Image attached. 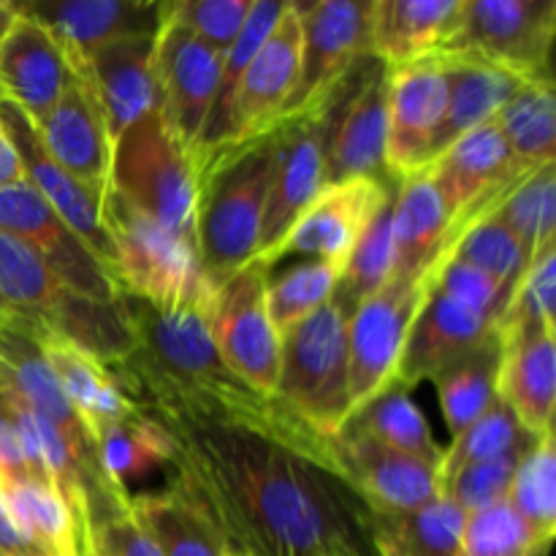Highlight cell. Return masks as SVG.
Segmentation results:
<instances>
[{
	"instance_id": "23",
	"label": "cell",
	"mask_w": 556,
	"mask_h": 556,
	"mask_svg": "<svg viewBox=\"0 0 556 556\" xmlns=\"http://www.w3.org/2000/svg\"><path fill=\"white\" fill-rule=\"evenodd\" d=\"M157 36L123 38L87 54L74 74L90 85L112 144L147 112L157 106L155 81Z\"/></svg>"
},
{
	"instance_id": "39",
	"label": "cell",
	"mask_w": 556,
	"mask_h": 556,
	"mask_svg": "<svg viewBox=\"0 0 556 556\" xmlns=\"http://www.w3.org/2000/svg\"><path fill=\"white\" fill-rule=\"evenodd\" d=\"M3 497L16 527L43 556H85L79 525L52 486L30 478L5 489Z\"/></svg>"
},
{
	"instance_id": "15",
	"label": "cell",
	"mask_w": 556,
	"mask_h": 556,
	"mask_svg": "<svg viewBox=\"0 0 556 556\" xmlns=\"http://www.w3.org/2000/svg\"><path fill=\"white\" fill-rule=\"evenodd\" d=\"M0 231L36 250L74 291L96 302H119V288L106 266L65 226L63 217L33 185L0 188Z\"/></svg>"
},
{
	"instance_id": "7",
	"label": "cell",
	"mask_w": 556,
	"mask_h": 556,
	"mask_svg": "<svg viewBox=\"0 0 556 556\" xmlns=\"http://www.w3.org/2000/svg\"><path fill=\"white\" fill-rule=\"evenodd\" d=\"M109 188L195 248V161L172 136L157 106L136 119L112 150Z\"/></svg>"
},
{
	"instance_id": "5",
	"label": "cell",
	"mask_w": 556,
	"mask_h": 556,
	"mask_svg": "<svg viewBox=\"0 0 556 556\" xmlns=\"http://www.w3.org/2000/svg\"><path fill=\"white\" fill-rule=\"evenodd\" d=\"M103 223L112 237L119 293L161 309H206L212 286L193 248L112 188L103 193Z\"/></svg>"
},
{
	"instance_id": "48",
	"label": "cell",
	"mask_w": 556,
	"mask_h": 556,
	"mask_svg": "<svg viewBox=\"0 0 556 556\" xmlns=\"http://www.w3.org/2000/svg\"><path fill=\"white\" fill-rule=\"evenodd\" d=\"M554 304H556V239L546 248L532 255L530 266L525 269L521 280L516 282L510 302L500 318L497 331L514 329V326L527 324H554Z\"/></svg>"
},
{
	"instance_id": "21",
	"label": "cell",
	"mask_w": 556,
	"mask_h": 556,
	"mask_svg": "<svg viewBox=\"0 0 556 556\" xmlns=\"http://www.w3.org/2000/svg\"><path fill=\"white\" fill-rule=\"evenodd\" d=\"M299 58H302V22H299L296 3L288 0V9L277 22L275 33L266 38L233 90L231 109H228V139L223 147L242 144L280 123L282 109L296 85Z\"/></svg>"
},
{
	"instance_id": "13",
	"label": "cell",
	"mask_w": 556,
	"mask_h": 556,
	"mask_svg": "<svg viewBox=\"0 0 556 556\" xmlns=\"http://www.w3.org/2000/svg\"><path fill=\"white\" fill-rule=\"evenodd\" d=\"M220 60L210 43L195 38L163 11L155 47L157 112L174 139L193 155L220 81Z\"/></svg>"
},
{
	"instance_id": "11",
	"label": "cell",
	"mask_w": 556,
	"mask_h": 556,
	"mask_svg": "<svg viewBox=\"0 0 556 556\" xmlns=\"http://www.w3.org/2000/svg\"><path fill=\"white\" fill-rule=\"evenodd\" d=\"M440 258L418 275L391 277L348 318L351 416L394 380L407 334L432 291Z\"/></svg>"
},
{
	"instance_id": "29",
	"label": "cell",
	"mask_w": 556,
	"mask_h": 556,
	"mask_svg": "<svg viewBox=\"0 0 556 556\" xmlns=\"http://www.w3.org/2000/svg\"><path fill=\"white\" fill-rule=\"evenodd\" d=\"M391 231H394L391 277L418 275L448 250L454 239L451 217L427 172L396 179L394 201H391Z\"/></svg>"
},
{
	"instance_id": "45",
	"label": "cell",
	"mask_w": 556,
	"mask_h": 556,
	"mask_svg": "<svg viewBox=\"0 0 556 556\" xmlns=\"http://www.w3.org/2000/svg\"><path fill=\"white\" fill-rule=\"evenodd\" d=\"M337 277H340V266L326 264V261H309V264L293 266L286 275L269 277L266 302H269L275 329L282 334L326 307L334 296Z\"/></svg>"
},
{
	"instance_id": "36",
	"label": "cell",
	"mask_w": 556,
	"mask_h": 556,
	"mask_svg": "<svg viewBox=\"0 0 556 556\" xmlns=\"http://www.w3.org/2000/svg\"><path fill=\"white\" fill-rule=\"evenodd\" d=\"M288 9V0H253L248 16L242 22V30L237 33V38L231 41V47L223 52L220 60V81H217L215 103L210 109V117H206L204 130H201L199 147L193 152V161H199L206 152L217 150V147L226 144L228 139V109H231L233 90H237L239 79H242L244 68L253 63V58L258 54V49L264 47L266 38L275 33L277 22L282 20Z\"/></svg>"
},
{
	"instance_id": "42",
	"label": "cell",
	"mask_w": 556,
	"mask_h": 556,
	"mask_svg": "<svg viewBox=\"0 0 556 556\" xmlns=\"http://www.w3.org/2000/svg\"><path fill=\"white\" fill-rule=\"evenodd\" d=\"M508 505L546 552L556 538V448L554 432L541 434L521 456L508 492Z\"/></svg>"
},
{
	"instance_id": "50",
	"label": "cell",
	"mask_w": 556,
	"mask_h": 556,
	"mask_svg": "<svg viewBox=\"0 0 556 556\" xmlns=\"http://www.w3.org/2000/svg\"><path fill=\"white\" fill-rule=\"evenodd\" d=\"M454 242V239H451ZM434 288H440L443 293H448L456 302L467 304V307L478 309V313L489 315L500 324L505 307L510 302V291L503 288L500 282H494L492 277L483 275V271L472 269V266L462 264V261L451 258V244L448 250L440 258L438 271H434Z\"/></svg>"
},
{
	"instance_id": "41",
	"label": "cell",
	"mask_w": 556,
	"mask_h": 556,
	"mask_svg": "<svg viewBox=\"0 0 556 556\" xmlns=\"http://www.w3.org/2000/svg\"><path fill=\"white\" fill-rule=\"evenodd\" d=\"M103 470L114 483L130 492V483L172 459V438L166 429L139 407L123 421H114L96 434Z\"/></svg>"
},
{
	"instance_id": "26",
	"label": "cell",
	"mask_w": 556,
	"mask_h": 556,
	"mask_svg": "<svg viewBox=\"0 0 556 556\" xmlns=\"http://www.w3.org/2000/svg\"><path fill=\"white\" fill-rule=\"evenodd\" d=\"M556 326L527 324L500 331L503 358H500L497 394L516 421L530 434L554 432L556 400Z\"/></svg>"
},
{
	"instance_id": "60",
	"label": "cell",
	"mask_w": 556,
	"mask_h": 556,
	"mask_svg": "<svg viewBox=\"0 0 556 556\" xmlns=\"http://www.w3.org/2000/svg\"><path fill=\"white\" fill-rule=\"evenodd\" d=\"M0 391H3V383H0Z\"/></svg>"
},
{
	"instance_id": "25",
	"label": "cell",
	"mask_w": 556,
	"mask_h": 556,
	"mask_svg": "<svg viewBox=\"0 0 556 556\" xmlns=\"http://www.w3.org/2000/svg\"><path fill=\"white\" fill-rule=\"evenodd\" d=\"M36 125L43 150L74 179L106 193L112 177V136L90 85L74 76L63 96Z\"/></svg>"
},
{
	"instance_id": "8",
	"label": "cell",
	"mask_w": 556,
	"mask_h": 556,
	"mask_svg": "<svg viewBox=\"0 0 556 556\" xmlns=\"http://www.w3.org/2000/svg\"><path fill=\"white\" fill-rule=\"evenodd\" d=\"M389 68L364 58L324 103L326 188L353 179H391L386 168Z\"/></svg>"
},
{
	"instance_id": "40",
	"label": "cell",
	"mask_w": 556,
	"mask_h": 556,
	"mask_svg": "<svg viewBox=\"0 0 556 556\" xmlns=\"http://www.w3.org/2000/svg\"><path fill=\"white\" fill-rule=\"evenodd\" d=\"M391 201H394V190H391L389 199L383 201V206L375 212L372 220L367 223L364 233L358 237L356 248L351 250L348 261L342 264L340 277H337L331 304H334L345 318H351L372 293H378L380 288L391 280V271H394Z\"/></svg>"
},
{
	"instance_id": "53",
	"label": "cell",
	"mask_w": 556,
	"mask_h": 556,
	"mask_svg": "<svg viewBox=\"0 0 556 556\" xmlns=\"http://www.w3.org/2000/svg\"><path fill=\"white\" fill-rule=\"evenodd\" d=\"M0 556H43L16 527L3 494H0Z\"/></svg>"
},
{
	"instance_id": "58",
	"label": "cell",
	"mask_w": 556,
	"mask_h": 556,
	"mask_svg": "<svg viewBox=\"0 0 556 556\" xmlns=\"http://www.w3.org/2000/svg\"><path fill=\"white\" fill-rule=\"evenodd\" d=\"M226 556H248V554H242V552H233V548H228V554Z\"/></svg>"
},
{
	"instance_id": "6",
	"label": "cell",
	"mask_w": 556,
	"mask_h": 556,
	"mask_svg": "<svg viewBox=\"0 0 556 556\" xmlns=\"http://www.w3.org/2000/svg\"><path fill=\"white\" fill-rule=\"evenodd\" d=\"M275 396L326 440L351 418L348 318L331 302L280 334Z\"/></svg>"
},
{
	"instance_id": "27",
	"label": "cell",
	"mask_w": 556,
	"mask_h": 556,
	"mask_svg": "<svg viewBox=\"0 0 556 556\" xmlns=\"http://www.w3.org/2000/svg\"><path fill=\"white\" fill-rule=\"evenodd\" d=\"M74 68L63 49L38 22L16 14L14 27L0 43V90L33 123L58 103L74 81Z\"/></svg>"
},
{
	"instance_id": "1",
	"label": "cell",
	"mask_w": 556,
	"mask_h": 556,
	"mask_svg": "<svg viewBox=\"0 0 556 556\" xmlns=\"http://www.w3.org/2000/svg\"><path fill=\"white\" fill-rule=\"evenodd\" d=\"M150 413L172 438L177 483L228 548L248 556H375L369 510L304 451L231 424Z\"/></svg>"
},
{
	"instance_id": "57",
	"label": "cell",
	"mask_w": 556,
	"mask_h": 556,
	"mask_svg": "<svg viewBox=\"0 0 556 556\" xmlns=\"http://www.w3.org/2000/svg\"><path fill=\"white\" fill-rule=\"evenodd\" d=\"M5 318H11V313H9V307H5L3 299H0V324H3Z\"/></svg>"
},
{
	"instance_id": "33",
	"label": "cell",
	"mask_w": 556,
	"mask_h": 556,
	"mask_svg": "<svg viewBox=\"0 0 556 556\" xmlns=\"http://www.w3.org/2000/svg\"><path fill=\"white\" fill-rule=\"evenodd\" d=\"M500 199H503V193L481 201L451 226V233H454L451 258L483 271L514 293L516 282L521 280L532 258L521 248L516 233L494 215V204Z\"/></svg>"
},
{
	"instance_id": "35",
	"label": "cell",
	"mask_w": 556,
	"mask_h": 556,
	"mask_svg": "<svg viewBox=\"0 0 556 556\" xmlns=\"http://www.w3.org/2000/svg\"><path fill=\"white\" fill-rule=\"evenodd\" d=\"M521 172L554 163L556 152V98L554 79H527L494 117Z\"/></svg>"
},
{
	"instance_id": "52",
	"label": "cell",
	"mask_w": 556,
	"mask_h": 556,
	"mask_svg": "<svg viewBox=\"0 0 556 556\" xmlns=\"http://www.w3.org/2000/svg\"><path fill=\"white\" fill-rule=\"evenodd\" d=\"M22 481H30V472H27L25 454H22V443L20 434H16V424L14 416H11L9 400L0 391V494Z\"/></svg>"
},
{
	"instance_id": "2",
	"label": "cell",
	"mask_w": 556,
	"mask_h": 556,
	"mask_svg": "<svg viewBox=\"0 0 556 556\" xmlns=\"http://www.w3.org/2000/svg\"><path fill=\"white\" fill-rule=\"evenodd\" d=\"M119 299L136 342L123 362L106 369L141 410L253 429L337 472L331 440L228 367L206 329L204 309H161L125 293Z\"/></svg>"
},
{
	"instance_id": "44",
	"label": "cell",
	"mask_w": 556,
	"mask_h": 556,
	"mask_svg": "<svg viewBox=\"0 0 556 556\" xmlns=\"http://www.w3.org/2000/svg\"><path fill=\"white\" fill-rule=\"evenodd\" d=\"M535 434L527 432L510 407L503 400L494 402L476 424L465 429L454 443L443 451V462H440V494H443V483L454 476L456 470L476 462L497 459V456L516 454V451H527L535 443Z\"/></svg>"
},
{
	"instance_id": "37",
	"label": "cell",
	"mask_w": 556,
	"mask_h": 556,
	"mask_svg": "<svg viewBox=\"0 0 556 556\" xmlns=\"http://www.w3.org/2000/svg\"><path fill=\"white\" fill-rule=\"evenodd\" d=\"M465 525V510L443 494L405 514H369L372 541L386 543L400 556H456Z\"/></svg>"
},
{
	"instance_id": "18",
	"label": "cell",
	"mask_w": 556,
	"mask_h": 556,
	"mask_svg": "<svg viewBox=\"0 0 556 556\" xmlns=\"http://www.w3.org/2000/svg\"><path fill=\"white\" fill-rule=\"evenodd\" d=\"M394 185L396 179H353V182L324 188L288 228L280 244L258 261L275 269L288 255H309L342 269L358 237L389 199Z\"/></svg>"
},
{
	"instance_id": "9",
	"label": "cell",
	"mask_w": 556,
	"mask_h": 556,
	"mask_svg": "<svg viewBox=\"0 0 556 556\" xmlns=\"http://www.w3.org/2000/svg\"><path fill=\"white\" fill-rule=\"evenodd\" d=\"M556 0H462L459 20L438 54H467L521 79H552Z\"/></svg>"
},
{
	"instance_id": "20",
	"label": "cell",
	"mask_w": 556,
	"mask_h": 556,
	"mask_svg": "<svg viewBox=\"0 0 556 556\" xmlns=\"http://www.w3.org/2000/svg\"><path fill=\"white\" fill-rule=\"evenodd\" d=\"M275 128V174H271L269 199H266V212L264 223H261L258 253H255V258H264L266 253H271L280 244V239L288 233V228L299 220V215L326 188L324 106L280 119Z\"/></svg>"
},
{
	"instance_id": "24",
	"label": "cell",
	"mask_w": 556,
	"mask_h": 556,
	"mask_svg": "<svg viewBox=\"0 0 556 556\" xmlns=\"http://www.w3.org/2000/svg\"><path fill=\"white\" fill-rule=\"evenodd\" d=\"M424 172L429 174V179L438 188L445 212L451 217V226L465 212H470L472 206L505 193L516 179L530 174L516 166L514 155H510L508 144L500 136L494 119L478 125L470 134L459 136Z\"/></svg>"
},
{
	"instance_id": "49",
	"label": "cell",
	"mask_w": 556,
	"mask_h": 556,
	"mask_svg": "<svg viewBox=\"0 0 556 556\" xmlns=\"http://www.w3.org/2000/svg\"><path fill=\"white\" fill-rule=\"evenodd\" d=\"M250 5L253 0H168L163 11L168 20L223 54L242 30Z\"/></svg>"
},
{
	"instance_id": "47",
	"label": "cell",
	"mask_w": 556,
	"mask_h": 556,
	"mask_svg": "<svg viewBox=\"0 0 556 556\" xmlns=\"http://www.w3.org/2000/svg\"><path fill=\"white\" fill-rule=\"evenodd\" d=\"M527 451H516V454H505L497 456V459L476 462V465L462 467V470H456L443 483V497H448L467 516L508 503L514 472Z\"/></svg>"
},
{
	"instance_id": "19",
	"label": "cell",
	"mask_w": 556,
	"mask_h": 556,
	"mask_svg": "<svg viewBox=\"0 0 556 556\" xmlns=\"http://www.w3.org/2000/svg\"><path fill=\"white\" fill-rule=\"evenodd\" d=\"M166 0H16L20 16L38 22L63 49L71 68L123 38L157 36Z\"/></svg>"
},
{
	"instance_id": "55",
	"label": "cell",
	"mask_w": 556,
	"mask_h": 556,
	"mask_svg": "<svg viewBox=\"0 0 556 556\" xmlns=\"http://www.w3.org/2000/svg\"><path fill=\"white\" fill-rule=\"evenodd\" d=\"M14 22H16L14 5H11L9 0H0V43H3V38L11 33Z\"/></svg>"
},
{
	"instance_id": "34",
	"label": "cell",
	"mask_w": 556,
	"mask_h": 556,
	"mask_svg": "<svg viewBox=\"0 0 556 556\" xmlns=\"http://www.w3.org/2000/svg\"><path fill=\"white\" fill-rule=\"evenodd\" d=\"M500 358H503V340L497 334L429 380L438 391L440 410L451 438H459L500 400Z\"/></svg>"
},
{
	"instance_id": "30",
	"label": "cell",
	"mask_w": 556,
	"mask_h": 556,
	"mask_svg": "<svg viewBox=\"0 0 556 556\" xmlns=\"http://www.w3.org/2000/svg\"><path fill=\"white\" fill-rule=\"evenodd\" d=\"M448 71V109H445L443 128L434 141L432 163L454 144L459 136L470 134L478 125L497 117L500 109L514 98L525 85L519 74L486 60L467 58V54H440Z\"/></svg>"
},
{
	"instance_id": "56",
	"label": "cell",
	"mask_w": 556,
	"mask_h": 556,
	"mask_svg": "<svg viewBox=\"0 0 556 556\" xmlns=\"http://www.w3.org/2000/svg\"><path fill=\"white\" fill-rule=\"evenodd\" d=\"M372 548H375V556H400L394 548L386 546V543H380V541H372Z\"/></svg>"
},
{
	"instance_id": "31",
	"label": "cell",
	"mask_w": 556,
	"mask_h": 556,
	"mask_svg": "<svg viewBox=\"0 0 556 556\" xmlns=\"http://www.w3.org/2000/svg\"><path fill=\"white\" fill-rule=\"evenodd\" d=\"M38 337H41L43 356H47V364L52 367L60 389L68 396L71 405L76 407L81 421L90 427L92 438L109 424L123 421L130 413L139 410V405L128 400V394L119 389L114 375L103 364L85 356L68 342L54 340V337L41 334V331H38Z\"/></svg>"
},
{
	"instance_id": "12",
	"label": "cell",
	"mask_w": 556,
	"mask_h": 556,
	"mask_svg": "<svg viewBox=\"0 0 556 556\" xmlns=\"http://www.w3.org/2000/svg\"><path fill=\"white\" fill-rule=\"evenodd\" d=\"M296 11L302 22V58L280 119L324 106L348 74L369 58L372 0H318L296 3Z\"/></svg>"
},
{
	"instance_id": "59",
	"label": "cell",
	"mask_w": 556,
	"mask_h": 556,
	"mask_svg": "<svg viewBox=\"0 0 556 556\" xmlns=\"http://www.w3.org/2000/svg\"><path fill=\"white\" fill-rule=\"evenodd\" d=\"M0 98H3V90H0Z\"/></svg>"
},
{
	"instance_id": "4",
	"label": "cell",
	"mask_w": 556,
	"mask_h": 556,
	"mask_svg": "<svg viewBox=\"0 0 556 556\" xmlns=\"http://www.w3.org/2000/svg\"><path fill=\"white\" fill-rule=\"evenodd\" d=\"M0 299L11 315L36 326L41 334L63 340L114 367L134 351V326L123 299L114 304L81 296L41 255L0 231Z\"/></svg>"
},
{
	"instance_id": "3",
	"label": "cell",
	"mask_w": 556,
	"mask_h": 556,
	"mask_svg": "<svg viewBox=\"0 0 556 556\" xmlns=\"http://www.w3.org/2000/svg\"><path fill=\"white\" fill-rule=\"evenodd\" d=\"M275 157L277 128H271L195 161V248L210 286L258 253Z\"/></svg>"
},
{
	"instance_id": "22",
	"label": "cell",
	"mask_w": 556,
	"mask_h": 556,
	"mask_svg": "<svg viewBox=\"0 0 556 556\" xmlns=\"http://www.w3.org/2000/svg\"><path fill=\"white\" fill-rule=\"evenodd\" d=\"M497 334V320L451 299L448 293L434 288L432 280V291L407 334L405 351H402L400 367L391 383L413 391L418 383L432 380L448 364L459 362L462 356Z\"/></svg>"
},
{
	"instance_id": "32",
	"label": "cell",
	"mask_w": 556,
	"mask_h": 556,
	"mask_svg": "<svg viewBox=\"0 0 556 556\" xmlns=\"http://www.w3.org/2000/svg\"><path fill=\"white\" fill-rule=\"evenodd\" d=\"M130 510L163 556H226L228 543L210 516L177 483L163 492L130 494Z\"/></svg>"
},
{
	"instance_id": "38",
	"label": "cell",
	"mask_w": 556,
	"mask_h": 556,
	"mask_svg": "<svg viewBox=\"0 0 556 556\" xmlns=\"http://www.w3.org/2000/svg\"><path fill=\"white\" fill-rule=\"evenodd\" d=\"M348 424L358 427L362 432L372 434L389 448L400 451V454L413 456V459L424 462V465L438 467L443 462V445L434 440L432 429H429L427 418L418 410L416 402L410 400V391L402 386L389 383L378 396L367 402L362 410L353 413Z\"/></svg>"
},
{
	"instance_id": "10",
	"label": "cell",
	"mask_w": 556,
	"mask_h": 556,
	"mask_svg": "<svg viewBox=\"0 0 556 556\" xmlns=\"http://www.w3.org/2000/svg\"><path fill=\"white\" fill-rule=\"evenodd\" d=\"M271 269L258 258L215 282L204 309L212 342L228 367L261 394L275 396L280 369V331L266 302Z\"/></svg>"
},
{
	"instance_id": "16",
	"label": "cell",
	"mask_w": 556,
	"mask_h": 556,
	"mask_svg": "<svg viewBox=\"0 0 556 556\" xmlns=\"http://www.w3.org/2000/svg\"><path fill=\"white\" fill-rule=\"evenodd\" d=\"M331 448L337 472L369 514H405L440 497L438 467L389 448L353 424L342 427Z\"/></svg>"
},
{
	"instance_id": "43",
	"label": "cell",
	"mask_w": 556,
	"mask_h": 556,
	"mask_svg": "<svg viewBox=\"0 0 556 556\" xmlns=\"http://www.w3.org/2000/svg\"><path fill=\"white\" fill-rule=\"evenodd\" d=\"M494 215L516 233L527 255L554 242L556 228V174L554 163L535 168L527 177L516 179L503 199L494 204Z\"/></svg>"
},
{
	"instance_id": "28",
	"label": "cell",
	"mask_w": 556,
	"mask_h": 556,
	"mask_svg": "<svg viewBox=\"0 0 556 556\" xmlns=\"http://www.w3.org/2000/svg\"><path fill=\"white\" fill-rule=\"evenodd\" d=\"M459 11L462 0H372L369 54L386 68L438 54L448 41Z\"/></svg>"
},
{
	"instance_id": "17",
	"label": "cell",
	"mask_w": 556,
	"mask_h": 556,
	"mask_svg": "<svg viewBox=\"0 0 556 556\" xmlns=\"http://www.w3.org/2000/svg\"><path fill=\"white\" fill-rule=\"evenodd\" d=\"M0 125L20 155L25 182L41 193V199L63 217L65 226L96 253V258L114 277V248L103 223V193L81 185L58 161H52V155L43 150L33 119L9 98H0Z\"/></svg>"
},
{
	"instance_id": "46",
	"label": "cell",
	"mask_w": 556,
	"mask_h": 556,
	"mask_svg": "<svg viewBox=\"0 0 556 556\" xmlns=\"http://www.w3.org/2000/svg\"><path fill=\"white\" fill-rule=\"evenodd\" d=\"M456 556H548L508 503L467 516Z\"/></svg>"
},
{
	"instance_id": "54",
	"label": "cell",
	"mask_w": 556,
	"mask_h": 556,
	"mask_svg": "<svg viewBox=\"0 0 556 556\" xmlns=\"http://www.w3.org/2000/svg\"><path fill=\"white\" fill-rule=\"evenodd\" d=\"M25 182V172H22L20 155H16L14 144H11L9 134L0 125V188H11V185Z\"/></svg>"
},
{
	"instance_id": "51",
	"label": "cell",
	"mask_w": 556,
	"mask_h": 556,
	"mask_svg": "<svg viewBox=\"0 0 556 556\" xmlns=\"http://www.w3.org/2000/svg\"><path fill=\"white\" fill-rule=\"evenodd\" d=\"M87 556H163L134 510H123L98 521L85 541Z\"/></svg>"
},
{
	"instance_id": "14",
	"label": "cell",
	"mask_w": 556,
	"mask_h": 556,
	"mask_svg": "<svg viewBox=\"0 0 556 556\" xmlns=\"http://www.w3.org/2000/svg\"><path fill=\"white\" fill-rule=\"evenodd\" d=\"M448 109V71L440 54L389 68L386 168L391 179L424 172Z\"/></svg>"
}]
</instances>
